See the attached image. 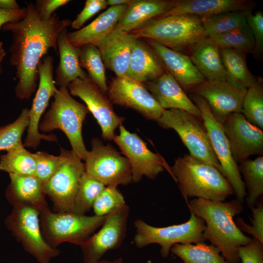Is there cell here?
Returning <instances> with one entry per match:
<instances>
[{"label":"cell","instance_id":"obj_1","mask_svg":"<svg viewBox=\"0 0 263 263\" xmlns=\"http://www.w3.org/2000/svg\"><path fill=\"white\" fill-rule=\"evenodd\" d=\"M26 8L23 19L1 27L12 35L10 62L15 67L18 80L16 95L22 100L29 99L36 91L39 63L50 49L57 52L59 34L72 23L69 19H60L56 13L48 20H41L32 2H26Z\"/></svg>","mask_w":263,"mask_h":263},{"label":"cell","instance_id":"obj_2","mask_svg":"<svg viewBox=\"0 0 263 263\" xmlns=\"http://www.w3.org/2000/svg\"><path fill=\"white\" fill-rule=\"evenodd\" d=\"M188 206L190 211L204 221L203 234L206 240L218 248L230 263H239L238 247L252 240L240 230L234 221L235 216L244 210L242 203L236 199L225 202L194 198Z\"/></svg>","mask_w":263,"mask_h":263},{"label":"cell","instance_id":"obj_3","mask_svg":"<svg viewBox=\"0 0 263 263\" xmlns=\"http://www.w3.org/2000/svg\"><path fill=\"white\" fill-rule=\"evenodd\" d=\"M170 169L186 199L225 201L234 194L231 185L217 168L190 154L175 159Z\"/></svg>","mask_w":263,"mask_h":263},{"label":"cell","instance_id":"obj_4","mask_svg":"<svg viewBox=\"0 0 263 263\" xmlns=\"http://www.w3.org/2000/svg\"><path fill=\"white\" fill-rule=\"evenodd\" d=\"M131 33L136 38L154 40L187 55H190L193 47L206 37L202 18L191 15L156 18Z\"/></svg>","mask_w":263,"mask_h":263},{"label":"cell","instance_id":"obj_5","mask_svg":"<svg viewBox=\"0 0 263 263\" xmlns=\"http://www.w3.org/2000/svg\"><path fill=\"white\" fill-rule=\"evenodd\" d=\"M54 97L50 109L39 125V131L46 133L60 130L67 137L76 156L85 160L88 150L83 141L82 128L89 111L86 105L72 97L67 88H59Z\"/></svg>","mask_w":263,"mask_h":263},{"label":"cell","instance_id":"obj_6","mask_svg":"<svg viewBox=\"0 0 263 263\" xmlns=\"http://www.w3.org/2000/svg\"><path fill=\"white\" fill-rule=\"evenodd\" d=\"M107 215L87 216L50 210L39 215L41 233L46 242L54 248L65 242L80 245L102 226Z\"/></svg>","mask_w":263,"mask_h":263},{"label":"cell","instance_id":"obj_7","mask_svg":"<svg viewBox=\"0 0 263 263\" xmlns=\"http://www.w3.org/2000/svg\"><path fill=\"white\" fill-rule=\"evenodd\" d=\"M134 226L133 242L136 246L142 248L151 244H158L163 258L169 256L171 248L175 244H198L206 241L203 234L205 222L191 211L189 220L182 224L156 227L138 219L134 221Z\"/></svg>","mask_w":263,"mask_h":263},{"label":"cell","instance_id":"obj_8","mask_svg":"<svg viewBox=\"0 0 263 263\" xmlns=\"http://www.w3.org/2000/svg\"><path fill=\"white\" fill-rule=\"evenodd\" d=\"M156 122L164 129L174 130L188 148L190 155L212 165L222 173L221 165L202 118L183 110L171 109L164 110Z\"/></svg>","mask_w":263,"mask_h":263},{"label":"cell","instance_id":"obj_9","mask_svg":"<svg viewBox=\"0 0 263 263\" xmlns=\"http://www.w3.org/2000/svg\"><path fill=\"white\" fill-rule=\"evenodd\" d=\"M39 212L26 205L13 207L4 224L24 249L39 263H50L60 251L50 246L44 239L40 229Z\"/></svg>","mask_w":263,"mask_h":263},{"label":"cell","instance_id":"obj_10","mask_svg":"<svg viewBox=\"0 0 263 263\" xmlns=\"http://www.w3.org/2000/svg\"><path fill=\"white\" fill-rule=\"evenodd\" d=\"M188 96L200 112L212 149L221 165L222 174L231 185L236 199L243 203L246 195L245 185L239 166L232 157L223 125L213 117L205 98L193 94Z\"/></svg>","mask_w":263,"mask_h":263},{"label":"cell","instance_id":"obj_11","mask_svg":"<svg viewBox=\"0 0 263 263\" xmlns=\"http://www.w3.org/2000/svg\"><path fill=\"white\" fill-rule=\"evenodd\" d=\"M84 163L85 171L105 186H127L132 181L131 166L111 144L104 145L98 138L91 141Z\"/></svg>","mask_w":263,"mask_h":263},{"label":"cell","instance_id":"obj_12","mask_svg":"<svg viewBox=\"0 0 263 263\" xmlns=\"http://www.w3.org/2000/svg\"><path fill=\"white\" fill-rule=\"evenodd\" d=\"M63 150V162L43 184V189L52 202L54 212H72L85 166L72 150Z\"/></svg>","mask_w":263,"mask_h":263},{"label":"cell","instance_id":"obj_13","mask_svg":"<svg viewBox=\"0 0 263 263\" xmlns=\"http://www.w3.org/2000/svg\"><path fill=\"white\" fill-rule=\"evenodd\" d=\"M119 129V133L113 140L130 162L133 182H139L144 176L155 179L165 169L171 174L170 167L162 156L149 150L146 142L136 133L130 132L123 125Z\"/></svg>","mask_w":263,"mask_h":263},{"label":"cell","instance_id":"obj_14","mask_svg":"<svg viewBox=\"0 0 263 263\" xmlns=\"http://www.w3.org/2000/svg\"><path fill=\"white\" fill-rule=\"evenodd\" d=\"M71 95L82 99L89 112L94 116L101 128L104 140H113L115 131L125 120L114 112L113 104L98 87L89 77L77 78L68 87Z\"/></svg>","mask_w":263,"mask_h":263},{"label":"cell","instance_id":"obj_15","mask_svg":"<svg viewBox=\"0 0 263 263\" xmlns=\"http://www.w3.org/2000/svg\"><path fill=\"white\" fill-rule=\"evenodd\" d=\"M129 211L125 205L111 212L100 229L79 245L84 263H96L107 251L121 246L126 236Z\"/></svg>","mask_w":263,"mask_h":263},{"label":"cell","instance_id":"obj_16","mask_svg":"<svg viewBox=\"0 0 263 263\" xmlns=\"http://www.w3.org/2000/svg\"><path fill=\"white\" fill-rule=\"evenodd\" d=\"M54 58L51 56H44L38 65L39 82L38 88L29 110V125L24 146L36 149L42 139L48 141H57L54 134L46 135L39 132L40 118L47 107L51 97L54 96L57 88L53 77Z\"/></svg>","mask_w":263,"mask_h":263},{"label":"cell","instance_id":"obj_17","mask_svg":"<svg viewBox=\"0 0 263 263\" xmlns=\"http://www.w3.org/2000/svg\"><path fill=\"white\" fill-rule=\"evenodd\" d=\"M107 97L112 104L132 109L146 119L157 121L165 109L144 83L126 76H116L108 86Z\"/></svg>","mask_w":263,"mask_h":263},{"label":"cell","instance_id":"obj_18","mask_svg":"<svg viewBox=\"0 0 263 263\" xmlns=\"http://www.w3.org/2000/svg\"><path fill=\"white\" fill-rule=\"evenodd\" d=\"M246 90L237 88L225 80H206L188 92L205 98L213 117L223 125L230 114L241 113Z\"/></svg>","mask_w":263,"mask_h":263},{"label":"cell","instance_id":"obj_19","mask_svg":"<svg viewBox=\"0 0 263 263\" xmlns=\"http://www.w3.org/2000/svg\"><path fill=\"white\" fill-rule=\"evenodd\" d=\"M222 125L237 163L252 155L263 156V131L250 123L241 113L230 114Z\"/></svg>","mask_w":263,"mask_h":263},{"label":"cell","instance_id":"obj_20","mask_svg":"<svg viewBox=\"0 0 263 263\" xmlns=\"http://www.w3.org/2000/svg\"><path fill=\"white\" fill-rule=\"evenodd\" d=\"M135 37L116 27L97 45L105 68L116 76H126Z\"/></svg>","mask_w":263,"mask_h":263},{"label":"cell","instance_id":"obj_21","mask_svg":"<svg viewBox=\"0 0 263 263\" xmlns=\"http://www.w3.org/2000/svg\"><path fill=\"white\" fill-rule=\"evenodd\" d=\"M144 39L158 55L167 71L184 91L188 92L206 80L189 56L170 49L154 40Z\"/></svg>","mask_w":263,"mask_h":263},{"label":"cell","instance_id":"obj_22","mask_svg":"<svg viewBox=\"0 0 263 263\" xmlns=\"http://www.w3.org/2000/svg\"><path fill=\"white\" fill-rule=\"evenodd\" d=\"M144 84L164 109L181 110L202 118L199 109L168 71Z\"/></svg>","mask_w":263,"mask_h":263},{"label":"cell","instance_id":"obj_23","mask_svg":"<svg viewBox=\"0 0 263 263\" xmlns=\"http://www.w3.org/2000/svg\"><path fill=\"white\" fill-rule=\"evenodd\" d=\"M9 175L10 182L5 195L13 207L28 206L40 214L50 210L45 199L43 184L36 176Z\"/></svg>","mask_w":263,"mask_h":263},{"label":"cell","instance_id":"obj_24","mask_svg":"<svg viewBox=\"0 0 263 263\" xmlns=\"http://www.w3.org/2000/svg\"><path fill=\"white\" fill-rule=\"evenodd\" d=\"M254 7V2L247 0H173L172 7L157 18L177 15L206 18L227 12H245Z\"/></svg>","mask_w":263,"mask_h":263},{"label":"cell","instance_id":"obj_25","mask_svg":"<svg viewBox=\"0 0 263 263\" xmlns=\"http://www.w3.org/2000/svg\"><path fill=\"white\" fill-rule=\"evenodd\" d=\"M166 71L158 55L144 39L136 38L126 76L145 83L158 78Z\"/></svg>","mask_w":263,"mask_h":263},{"label":"cell","instance_id":"obj_26","mask_svg":"<svg viewBox=\"0 0 263 263\" xmlns=\"http://www.w3.org/2000/svg\"><path fill=\"white\" fill-rule=\"evenodd\" d=\"M128 5L110 6L88 25L68 32L69 42L75 47L91 44L96 46L116 27Z\"/></svg>","mask_w":263,"mask_h":263},{"label":"cell","instance_id":"obj_27","mask_svg":"<svg viewBox=\"0 0 263 263\" xmlns=\"http://www.w3.org/2000/svg\"><path fill=\"white\" fill-rule=\"evenodd\" d=\"M173 0H132L116 27L131 33L137 30L167 12Z\"/></svg>","mask_w":263,"mask_h":263},{"label":"cell","instance_id":"obj_28","mask_svg":"<svg viewBox=\"0 0 263 263\" xmlns=\"http://www.w3.org/2000/svg\"><path fill=\"white\" fill-rule=\"evenodd\" d=\"M67 34V29H64L57 40L59 62L56 69L54 80L56 85L59 88H68L75 79L88 76L79 64V47H75L69 42Z\"/></svg>","mask_w":263,"mask_h":263},{"label":"cell","instance_id":"obj_29","mask_svg":"<svg viewBox=\"0 0 263 263\" xmlns=\"http://www.w3.org/2000/svg\"><path fill=\"white\" fill-rule=\"evenodd\" d=\"M189 57L206 80L227 81V75L220 54V49L206 37L192 49Z\"/></svg>","mask_w":263,"mask_h":263},{"label":"cell","instance_id":"obj_30","mask_svg":"<svg viewBox=\"0 0 263 263\" xmlns=\"http://www.w3.org/2000/svg\"><path fill=\"white\" fill-rule=\"evenodd\" d=\"M222 62L227 75V81L241 89H247L258 80L249 71L246 55L232 49H220Z\"/></svg>","mask_w":263,"mask_h":263},{"label":"cell","instance_id":"obj_31","mask_svg":"<svg viewBox=\"0 0 263 263\" xmlns=\"http://www.w3.org/2000/svg\"><path fill=\"white\" fill-rule=\"evenodd\" d=\"M183 263H230L215 246L204 243L175 244L170 251Z\"/></svg>","mask_w":263,"mask_h":263},{"label":"cell","instance_id":"obj_32","mask_svg":"<svg viewBox=\"0 0 263 263\" xmlns=\"http://www.w3.org/2000/svg\"><path fill=\"white\" fill-rule=\"evenodd\" d=\"M36 163L33 155L21 143L0 156V170L10 174L35 176Z\"/></svg>","mask_w":263,"mask_h":263},{"label":"cell","instance_id":"obj_33","mask_svg":"<svg viewBox=\"0 0 263 263\" xmlns=\"http://www.w3.org/2000/svg\"><path fill=\"white\" fill-rule=\"evenodd\" d=\"M240 164L239 169L244 176L247 192L245 198L247 206H255L263 194V156L247 159Z\"/></svg>","mask_w":263,"mask_h":263},{"label":"cell","instance_id":"obj_34","mask_svg":"<svg viewBox=\"0 0 263 263\" xmlns=\"http://www.w3.org/2000/svg\"><path fill=\"white\" fill-rule=\"evenodd\" d=\"M206 36L212 38L247 25L245 11H235L201 18Z\"/></svg>","mask_w":263,"mask_h":263},{"label":"cell","instance_id":"obj_35","mask_svg":"<svg viewBox=\"0 0 263 263\" xmlns=\"http://www.w3.org/2000/svg\"><path fill=\"white\" fill-rule=\"evenodd\" d=\"M79 62L80 67L85 68L89 77L98 87L105 94L108 86L105 66L97 47L88 44L79 47Z\"/></svg>","mask_w":263,"mask_h":263},{"label":"cell","instance_id":"obj_36","mask_svg":"<svg viewBox=\"0 0 263 263\" xmlns=\"http://www.w3.org/2000/svg\"><path fill=\"white\" fill-rule=\"evenodd\" d=\"M106 187L85 171L79 182L72 212L84 215L90 211Z\"/></svg>","mask_w":263,"mask_h":263},{"label":"cell","instance_id":"obj_37","mask_svg":"<svg viewBox=\"0 0 263 263\" xmlns=\"http://www.w3.org/2000/svg\"><path fill=\"white\" fill-rule=\"evenodd\" d=\"M241 113L251 124L263 129V79L247 89L244 96Z\"/></svg>","mask_w":263,"mask_h":263},{"label":"cell","instance_id":"obj_38","mask_svg":"<svg viewBox=\"0 0 263 263\" xmlns=\"http://www.w3.org/2000/svg\"><path fill=\"white\" fill-rule=\"evenodd\" d=\"M210 38L220 49H232L246 55L252 53L255 46L254 38L248 25Z\"/></svg>","mask_w":263,"mask_h":263},{"label":"cell","instance_id":"obj_39","mask_svg":"<svg viewBox=\"0 0 263 263\" xmlns=\"http://www.w3.org/2000/svg\"><path fill=\"white\" fill-rule=\"evenodd\" d=\"M29 110L23 109L15 121L0 127V151H7L22 143V136L29 125Z\"/></svg>","mask_w":263,"mask_h":263},{"label":"cell","instance_id":"obj_40","mask_svg":"<svg viewBox=\"0 0 263 263\" xmlns=\"http://www.w3.org/2000/svg\"><path fill=\"white\" fill-rule=\"evenodd\" d=\"M126 205L117 187L106 186L95 200L92 208L94 215L104 216Z\"/></svg>","mask_w":263,"mask_h":263},{"label":"cell","instance_id":"obj_41","mask_svg":"<svg viewBox=\"0 0 263 263\" xmlns=\"http://www.w3.org/2000/svg\"><path fill=\"white\" fill-rule=\"evenodd\" d=\"M33 155L36 163L35 176L43 184L56 172L65 159L63 148H60L58 156L43 151H38L33 153Z\"/></svg>","mask_w":263,"mask_h":263},{"label":"cell","instance_id":"obj_42","mask_svg":"<svg viewBox=\"0 0 263 263\" xmlns=\"http://www.w3.org/2000/svg\"><path fill=\"white\" fill-rule=\"evenodd\" d=\"M252 211L250 218L251 225L244 222V220L239 217L236 219L235 223L243 232H246L263 243V203L259 201L254 207H249Z\"/></svg>","mask_w":263,"mask_h":263},{"label":"cell","instance_id":"obj_43","mask_svg":"<svg viewBox=\"0 0 263 263\" xmlns=\"http://www.w3.org/2000/svg\"><path fill=\"white\" fill-rule=\"evenodd\" d=\"M245 14L255 40L252 54L257 60H261L263 54V14L261 11L253 14L252 10L246 11Z\"/></svg>","mask_w":263,"mask_h":263},{"label":"cell","instance_id":"obj_44","mask_svg":"<svg viewBox=\"0 0 263 263\" xmlns=\"http://www.w3.org/2000/svg\"><path fill=\"white\" fill-rule=\"evenodd\" d=\"M107 6L106 0H86L83 9L72 21V28L76 30L80 29L88 20Z\"/></svg>","mask_w":263,"mask_h":263},{"label":"cell","instance_id":"obj_45","mask_svg":"<svg viewBox=\"0 0 263 263\" xmlns=\"http://www.w3.org/2000/svg\"><path fill=\"white\" fill-rule=\"evenodd\" d=\"M238 254L242 263H263V243L252 238L249 244L238 247Z\"/></svg>","mask_w":263,"mask_h":263},{"label":"cell","instance_id":"obj_46","mask_svg":"<svg viewBox=\"0 0 263 263\" xmlns=\"http://www.w3.org/2000/svg\"><path fill=\"white\" fill-rule=\"evenodd\" d=\"M69 0H38L34 4L39 19L48 20L58 8L68 3Z\"/></svg>","mask_w":263,"mask_h":263},{"label":"cell","instance_id":"obj_47","mask_svg":"<svg viewBox=\"0 0 263 263\" xmlns=\"http://www.w3.org/2000/svg\"><path fill=\"white\" fill-rule=\"evenodd\" d=\"M26 14V7L14 10L0 9V28L6 23L16 22L23 19Z\"/></svg>","mask_w":263,"mask_h":263},{"label":"cell","instance_id":"obj_48","mask_svg":"<svg viewBox=\"0 0 263 263\" xmlns=\"http://www.w3.org/2000/svg\"><path fill=\"white\" fill-rule=\"evenodd\" d=\"M0 9L14 10L20 9V7L15 0H0Z\"/></svg>","mask_w":263,"mask_h":263},{"label":"cell","instance_id":"obj_49","mask_svg":"<svg viewBox=\"0 0 263 263\" xmlns=\"http://www.w3.org/2000/svg\"><path fill=\"white\" fill-rule=\"evenodd\" d=\"M132 0H107L108 5L116 6L122 5H128Z\"/></svg>","mask_w":263,"mask_h":263},{"label":"cell","instance_id":"obj_50","mask_svg":"<svg viewBox=\"0 0 263 263\" xmlns=\"http://www.w3.org/2000/svg\"><path fill=\"white\" fill-rule=\"evenodd\" d=\"M6 55V53L3 46V42L0 41V73L1 72V71H2L1 63Z\"/></svg>","mask_w":263,"mask_h":263},{"label":"cell","instance_id":"obj_51","mask_svg":"<svg viewBox=\"0 0 263 263\" xmlns=\"http://www.w3.org/2000/svg\"><path fill=\"white\" fill-rule=\"evenodd\" d=\"M96 263H123V259L121 257H119L113 261L101 260Z\"/></svg>","mask_w":263,"mask_h":263},{"label":"cell","instance_id":"obj_52","mask_svg":"<svg viewBox=\"0 0 263 263\" xmlns=\"http://www.w3.org/2000/svg\"><path fill=\"white\" fill-rule=\"evenodd\" d=\"M166 263V262H163V263Z\"/></svg>","mask_w":263,"mask_h":263}]
</instances>
